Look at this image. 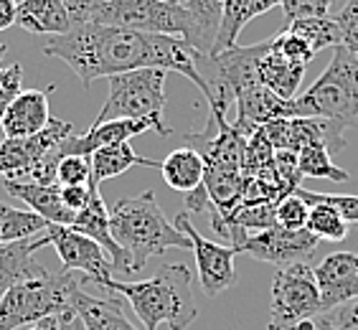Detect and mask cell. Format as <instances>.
Returning a JSON list of instances; mask_svg holds the SVG:
<instances>
[{"label": "cell", "mask_w": 358, "mask_h": 330, "mask_svg": "<svg viewBox=\"0 0 358 330\" xmlns=\"http://www.w3.org/2000/svg\"><path fill=\"white\" fill-rule=\"evenodd\" d=\"M0 244H3V236H0Z\"/></svg>", "instance_id": "bcb514c9"}, {"label": "cell", "mask_w": 358, "mask_h": 330, "mask_svg": "<svg viewBox=\"0 0 358 330\" xmlns=\"http://www.w3.org/2000/svg\"><path fill=\"white\" fill-rule=\"evenodd\" d=\"M43 54L66 62L71 71L92 87L96 79H110L115 74L135 69L178 71L201 89V74L196 69L199 51L178 36L143 34L132 28L82 23L69 34L48 36Z\"/></svg>", "instance_id": "6da1fadb"}, {"label": "cell", "mask_w": 358, "mask_h": 330, "mask_svg": "<svg viewBox=\"0 0 358 330\" xmlns=\"http://www.w3.org/2000/svg\"><path fill=\"white\" fill-rule=\"evenodd\" d=\"M46 234L51 247L56 249V254L62 259L64 269L79 272L92 285H102L104 280H110L115 275L110 257L104 254V249L94 239L79 234L71 227H59V224H48Z\"/></svg>", "instance_id": "8fae6325"}, {"label": "cell", "mask_w": 358, "mask_h": 330, "mask_svg": "<svg viewBox=\"0 0 358 330\" xmlns=\"http://www.w3.org/2000/svg\"><path fill=\"white\" fill-rule=\"evenodd\" d=\"M292 193H297L300 199L310 206V203H328L343 216L348 224H358V196H345V193H313L305 188H295Z\"/></svg>", "instance_id": "f546056e"}, {"label": "cell", "mask_w": 358, "mask_h": 330, "mask_svg": "<svg viewBox=\"0 0 358 330\" xmlns=\"http://www.w3.org/2000/svg\"><path fill=\"white\" fill-rule=\"evenodd\" d=\"M148 130H155L163 138L171 135V127H166L163 120H110L102 124H92L90 132H84V135H69L56 148V155L59 158H66V155H87L90 158L92 152L104 148V145L130 143L135 135H143Z\"/></svg>", "instance_id": "4fadbf2b"}, {"label": "cell", "mask_w": 358, "mask_h": 330, "mask_svg": "<svg viewBox=\"0 0 358 330\" xmlns=\"http://www.w3.org/2000/svg\"><path fill=\"white\" fill-rule=\"evenodd\" d=\"M287 28L310 43L315 54L328 46H341V28L333 18H297V21H289Z\"/></svg>", "instance_id": "83f0119b"}, {"label": "cell", "mask_w": 358, "mask_h": 330, "mask_svg": "<svg viewBox=\"0 0 358 330\" xmlns=\"http://www.w3.org/2000/svg\"><path fill=\"white\" fill-rule=\"evenodd\" d=\"M315 330H343V328H341V323L336 320V315H333V313H328L325 317L315 320Z\"/></svg>", "instance_id": "b9f144b4"}, {"label": "cell", "mask_w": 358, "mask_h": 330, "mask_svg": "<svg viewBox=\"0 0 358 330\" xmlns=\"http://www.w3.org/2000/svg\"><path fill=\"white\" fill-rule=\"evenodd\" d=\"M8 54V46H6V43H0V62H3V56H6Z\"/></svg>", "instance_id": "ee69618b"}, {"label": "cell", "mask_w": 358, "mask_h": 330, "mask_svg": "<svg viewBox=\"0 0 358 330\" xmlns=\"http://www.w3.org/2000/svg\"><path fill=\"white\" fill-rule=\"evenodd\" d=\"M308 231L315 236L317 241H343L348 236V221L341 216L333 206L328 203H310V213H308Z\"/></svg>", "instance_id": "4316f807"}, {"label": "cell", "mask_w": 358, "mask_h": 330, "mask_svg": "<svg viewBox=\"0 0 358 330\" xmlns=\"http://www.w3.org/2000/svg\"><path fill=\"white\" fill-rule=\"evenodd\" d=\"M23 92V66L21 64H10V66H0V120L6 115L15 96Z\"/></svg>", "instance_id": "e575fe53"}, {"label": "cell", "mask_w": 358, "mask_h": 330, "mask_svg": "<svg viewBox=\"0 0 358 330\" xmlns=\"http://www.w3.org/2000/svg\"><path fill=\"white\" fill-rule=\"evenodd\" d=\"M341 28V46H345L358 59V0H345V6L333 15Z\"/></svg>", "instance_id": "836d02e7"}, {"label": "cell", "mask_w": 358, "mask_h": 330, "mask_svg": "<svg viewBox=\"0 0 358 330\" xmlns=\"http://www.w3.org/2000/svg\"><path fill=\"white\" fill-rule=\"evenodd\" d=\"M308 213H310V206L297 193H289V196L277 201V227L295 229V231L305 229L308 227Z\"/></svg>", "instance_id": "d6a6232c"}, {"label": "cell", "mask_w": 358, "mask_h": 330, "mask_svg": "<svg viewBox=\"0 0 358 330\" xmlns=\"http://www.w3.org/2000/svg\"><path fill=\"white\" fill-rule=\"evenodd\" d=\"M71 310L82 317L87 330H138L124 315L122 300L115 292H107V297H94L84 292V287H76L71 295Z\"/></svg>", "instance_id": "ac0fdd59"}, {"label": "cell", "mask_w": 358, "mask_h": 330, "mask_svg": "<svg viewBox=\"0 0 358 330\" xmlns=\"http://www.w3.org/2000/svg\"><path fill=\"white\" fill-rule=\"evenodd\" d=\"M313 272L323 297V310H336L358 300V254L331 252L317 261Z\"/></svg>", "instance_id": "5bb4252c"}, {"label": "cell", "mask_w": 358, "mask_h": 330, "mask_svg": "<svg viewBox=\"0 0 358 330\" xmlns=\"http://www.w3.org/2000/svg\"><path fill=\"white\" fill-rule=\"evenodd\" d=\"M317 313H323V297L310 264L295 261L277 269L267 330H297L305 320H315Z\"/></svg>", "instance_id": "52a82bcc"}, {"label": "cell", "mask_w": 358, "mask_h": 330, "mask_svg": "<svg viewBox=\"0 0 358 330\" xmlns=\"http://www.w3.org/2000/svg\"><path fill=\"white\" fill-rule=\"evenodd\" d=\"M96 287L124 297L145 330L168 323L171 330H186L199 317L193 300V275L186 264H160L150 280H104Z\"/></svg>", "instance_id": "7a4b0ae2"}, {"label": "cell", "mask_w": 358, "mask_h": 330, "mask_svg": "<svg viewBox=\"0 0 358 330\" xmlns=\"http://www.w3.org/2000/svg\"><path fill=\"white\" fill-rule=\"evenodd\" d=\"M18 21V0H0V31L15 26Z\"/></svg>", "instance_id": "ab89813d"}, {"label": "cell", "mask_w": 358, "mask_h": 330, "mask_svg": "<svg viewBox=\"0 0 358 330\" xmlns=\"http://www.w3.org/2000/svg\"><path fill=\"white\" fill-rule=\"evenodd\" d=\"M295 99L303 117L331 120L348 130L358 120V59L345 46H336L323 74Z\"/></svg>", "instance_id": "5b68a950"}, {"label": "cell", "mask_w": 358, "mask_h": 330, "mask_svg": "<svg viewBox=\"0 0 358 330\" xmlns=\"http://www.w3.org/2000/svg\"><path fill=\"white\" fill-rule=\"evenodd\" d=\"M90 199H92L90 186H62V201L69 211H74V213L84 211L87 203H90Z\"/></svg>", "instance_id": "d590c367"}, {"label": "cell", "mask_w": 358, "mask_h": 330, "mask_svg": "<svg viewBox=\"0 0 358 330\" xmlns=\"http://www.w3.org/2000/svg\"><path fill=\"white\" fill-rule=\"evenodd\" d=\"M87 277L71 269L46 272V275L13 285L0 297V330H18L34 325L43 317L62 315L71 310V295L84 287Z\"/></svg>", "instance_id": "277c9868"}, {"label": "cell", "mask_w": 358, "mask_h": 330, "mask_svg": "<svg viewBox=\"0 0 358 330\" xmlns=\"http://www.w3.org/2000/svg\"><path fill=\"white\" fill-rule=\"evenodd\" d=\"M110 94L92 124L110 120H163L166 110V71L135 69L107 79Z\"/></svg>", "instance_id": "8992f818"}, {"label": "cell", "mask_w": 358, "mask_h": 330, "mask_svg": "<svg viewBox=\"0 0 358 330\" xmlns=\"http://www.w3.org/2000/svg\"><path fill=\"white\" fill-rule=\"evenodd\" d=\"M15 26L36 36H62L76 28V21L66 0H21Z\"/></svg>", "instance_id": "d6986e66"}, {"label": "cell", "mask_w": 358, "mask_h": 330, "mask_svg": "<svg viewBox=\"0 0 358 330\" xmlns=\"http://www.w3.org/2000/svg\"><path fill=\"white\" fill-rule=\"evenodd\" d=\"M92 160L87 155H66L59 160L56 168V183L59 186H90Z\"/></svg>", "instance_id": "4dcf8cb0"}, {"label": "cell", "mask_w": 358, "mask_h": 330, "mask_svg": "<svg viewBox=\"0 0 358 330\" xmlns=\"http://www.w3.org/2000/svg\"><path fill=\"white\" fill-rule=\"evenodd\" d=\"M69 135H74V124L64 122V120H51L36 135H28V138H3V143H0V178L23 180L26 173L46 152L59 148Z\"/></svg>", "instance_id": "30bf717a"}, {"label": "cell", "mask_w": 358, "mask_h": 330, "mask_svg": "<svg viewBox=\"0 0 358 330\" xmlns=\"http://www.w3.org/2000/svg\"><path fill=\"white\" fill-rule=\"evenodd\" d=\"M317 249V239L308 231V229H282L272 227L264 231L247 236V241L241 244V252H247L249 257H255L259 261H269L277 267H287L295 261H308Z\"/></svg>", "instance_id": "7c38bea8"}, {"label": "cell", "mask_w": 358, "mask_h": 330, "mask_svg": "<svg viewBox=\"0 0 358 330\" xmlns=\"http://www.w3.org/2000/svg\"><path fill=\"white\" fill-rule=\"evenodd\" d=\"M112 236L127 252L132 261V272L138 275L145 264L168 249H191V239L176 224L166 219L158 206L155 191H145L140 196L120 199L110 208Z\"/></svg>", "instance_id": "3957f363"}, {"label": "cell", "mask_w": 358, "mask_h": 330, "mask_svg": "<svg viewBox=\"0 0 358 330\" xmlns=\"http://www.w3.org/2000/svg\"><path fill=\"white\" fill-rule=\"evenodd\" d=\"M6 188L10 196L21 199L31 211L48 221V224H59V227H71L76 213L69 211L62 201V186L51 183V186H38V183H28V180H6Z\"/></svg>", "instance_id": "ffe728a7"}, {"label": "cell", "mask_w": 358, "mask_h": 330, "mask_svg": "<svg viewBox=\"0 0 358 330\" xmlns=\"http://www.w3.org/2000/svg\"><path fill=\"white\" fill-rule=\"evenodd\" d=\"M272 41H275V46H277L280 54L287 56L289 62L303 64V66H308V64L317 56L315 48L305 41V38H300L295 31H289V28H285V31H280L277 36H272Z\"/></svg>", "instance_id": "1f68e13d"}, {"label": "cell", "mask_w": 358, "mask_h": 330, "mask_svg": "<svg viewBox=\"0 0 358 330\" xmlns=\"http://www.w3.org/2000/svg\"><path fill=\"white\" fill-rule=\"evenodd\" d=\"M51 92H54V87L26 89L15 96L0 120L3 138H28V135L41 132L51 122V115H48V94Z\"/></svg>", "instance_id": "2e32d148"}, {"label": "cell", "mask_w": 358, "mask_h": 330, "mask_svg": "<svg viewBox=\"0 0 358 330\" xmlns=\"http://www.w3.org/2000/svg\"><path fill=\"white\" fill-rule=\"evenodd\" d=\"M297 168L308 178L348 180V173L341 171L331 160V148L325 143H310L297 150Z\"/></svg>", "instance_id": "484cf974"}, {"label": "cell", "mask_w": 358, "mask_h": 330, "mask_svg": "<svg viewBox=\"0 0 358 330\" xmlns=\"http://www.w3.org/2000/svg\"><path fill=\"white\" fill-rule=\"evenodd\" d=\"M176 227L183 231V234L191 239V252L196 257V267H199V282L201 289L206 292L208 297L219 295L227 287L236 282V269H234V257L239 254L234 247L229 244H219V241H208L206 236H201L196 229H193L191 219L186 213H178Z\"/></svg>", "instance_id": "9c48e42d"}, {"label": "cell", "mask_w": 358, "mask_h": 330, "mask_svg": "<svg viewBox=\"0 0 358 330\" xmlns=\"http://www.w3.org/2000/svg\"><path fill=\"white\" fill-rule=\"evenodd\" d=\"M59 330H87V325L82 323V317L76 315L74 310H64L59 315Z\"/></svg>", "instance_id": "60d3db41"}, {"label": "cell", "mask_w": 358, "mask_h": 330, "mask_svg": "<svg viewBox=\"0 0 358 330\" xmlns=\"http://www.w3.org/2000/svg\"><path fill=\"white\" fill-rule=\"evenodd\" d=\"M211 206V199H208V191L206 186L196 188V191L186 193V208L191 213H199V211H206Z\"/></svg>", "instance_id": "f35d334b"}, {"label": "cell", "mask_w": 358, "mask_h": 330, "mask_svg": "<svg viewBox=\"0 0 358 330\" xmlns=\"http://www.w3.org/2000/svg\"><path fill=\"white\" fill-rule=\"evenodd\" d=\"M168 3H176V6H183V3H186V0H168Z\"/></svg>", "instance_id": "f6af8a7d"}, {"label": "cell", "mask_w": 358, "mask_h": 330, "mask_svg": "<svg viewBox=\"0 0 358 330\" xmlns=\"http://www.w3.org/2000/svg\"><path fill=\"white\" fill-rule=\"evenodd\" d=\"M102 3L104 0H66V6H69L71 15H74L76 26H82V23H92L96 8L102 6Z\"/></svg>", "instance_id": "8d00e7d4"}, {"label": "cell", "mask_w": 358, "mask_h": 330, "mask_svg": "<svg viewBox=\"0 0 358 330\" xmlns=\"http://www.w3.org/2000/svg\"><path fill=\"white\" fill-rule=\"evenodd\" d=\"M183 6L191 15V34L186 41L201 54H214L227 0H186Z\"/></svg>", "instance_id": "44dd1931"}, {"label": "cell", "mask_w": 358, "mask_h": 330, "mask_svg": "<svg viewBox=\"0 0 358 330\" xmlns=\"http://www.w3.org/2000/svg\"><path fill=\"white\" fill-rule=\"evenodd\" d=\"M305 69H308V66L289 62L287 56L280 54L272 38L257 43V79H259L267 89L275 92L277 96L295 99L297 89H300V84H303Z\"/></svg>", "instance_id": "e0dca14e"}, {"label": "cell", "mask_w": 358, "mask_h": 330, "mask_svg": "<svg viewBox=\"0 0 358 330\" xmlns=\"http://www.w3.org/2000/svg\"><path fill=\"white\" fill-rule=\"evenodd\" d=\"M28 330H59V315L43 317V320H38V323L28 325Z\"/></svg>", "instance_id": "7bdbcfd3"}, {"label": "cell", "mask_w": 358, "mask_h": 330, "mask_svg": "<svg viewBox=\"0 0 358 330\" xmlns=\"http://www.w3.org/2000/svg\"><path fill=\"white\" fill-rule=\"evenodd\" d=\"M160 173H163V180H166L173 191L191 193L203 186L206 163H203L199 150H193V148H178V150H173L166 160H160Z\"/></svg>", "instance_id": "603a6c76"}, {"label": "cell", "mask_w": 358, "mask_h": 330, "mask_svg": "<svg viewBox=\"0 0 358 330\" xmlns=\"http://www.w3.org/2000/svg\"><path fill=\"white\" fill-rule=\"evenodd\" d=\"M90 188H92L90 203H87L84 211L76 213L71 229H76L79 234L90 236V239H94L96 244L107 252V257H110V261H112V269H115L117 275L132 277L135 272H132L130 257H127V252H124L117 241H115V236H112L110 208H107V203H104L102 193H99V186H96V183H90Z\"/></svg>", "instance_id": "9a60e30c"}, {"label": "cell", "mask_w": 358, "mask_h": 330, "mask_svg": "<svg viewBox=\"0 0 358 330\" xmlns=\"http://www.w3.org/2000/svg\"><path fill=\"white\" fill-rule=\"evenodd\" d=\"M331 313L336 315V320L341 323V328L343 330H356L358 328V300L348 303L345 308L331 310Z\"/></svg>", "instance_id": "74e56055"}, {"label": "cell", "mask_w": 358, "mask_h": 330, "mask_svg": "<svg viewBox=\"0 0 358 330\" xmlns=\"http://www.w3.org/2000/svg\"><path fill=\"white\" fill-rule=\"evenodd\" d=\"M92 160V180L90 183H102L107 178H117L122 173H127L135 165H148V168H160V160L143 158L135 152L130 143H115V145H104L99 150H94L90 155Z\"/></svg>", "instance_id": "7402d4cb"}, {"label": "cell", "mask_w": 358, "mask_h": 330, "mask_svg": "<svg viewBox=\"0 0 358 330\" xmlns=\"http://www.w3.org/2000/svg\"><path fill=\"white\" fill-rule=\"evenodd\" d=\"M92 23L132 28L143 34L178 36L183 41L191 34V15L186 6H176L168 0H104L96 8Z\"/></svg>", "instance_id": "ba28073f"}, {"label": "cell", "mask_w": 358, "mask_h": 330, "mask_svg": "<svg viewBox=\"0 0 358 330\" xmlns=\"http://www.w3.org/2000/svg\"><path fill=\"white\" fill-rule=\"evenodd\" d=\"M287 21L297 18H333L345 6V0H282L280 3Z\"/></svg>", "instance_id": "f1b7e54d"}, {"label": "cell", "mask_w": 358, "mask_h": 330, "mask_svg": "<svg viewBox=\"0 0 358 330\" xmlns=\"http://www.w3.org/2000/svg\"><path fill=\"white\" fill-rule=\"evenodd\" d=\"M280 3H282V0H227L219 36H216L214 54L236 46V38H239L241 28L247 26L252 18L267 13V10H272V8L280 6Z\"/></svg>", "instance_id": "cb8c5ba5"}, {"label": "cell", "mask_w": 358, "mask_h": 330, "mask_svg": "<svg viewBox=\"0 0 358 330\" xmlns=\"http://www.w3.org/2000/svg\"><path fill=\"white\" fill-rule=\"evenodd\" d=\"M48 221L38 216L36 211H23V208H13L0 201V236L3 244L8 241H21L31 239L38 231H46Z\"/></svg>", "instance_id": "d4e9b609"}]
</instances>
